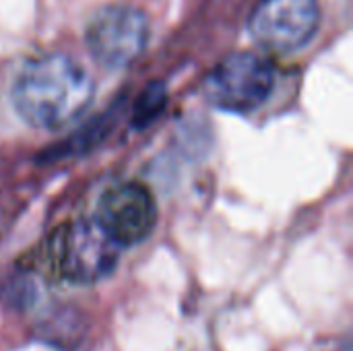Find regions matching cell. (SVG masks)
Instances as JSON below:
<instances>
[{
	"mask_svg": "<svg viewBox=\"0 0 353 351\" xmlns=\"http://www.w3.org/2000/svg\"><path fill=\"white\" fill-rule=\"evenodd\" d=\"M93 93V79L81 62L62 52H48L21 66L10 99L23 122L39 130H56L79 118Z\"/></svg>",
	"mask_w": 353,
	"mask_h": 351,
	"instance_id": "cell-1",
	"label": "cell"
},
{
	"mask_svg": "<svg viewBox=\"0 0 353 351\" xmlns=\"http://www.w3.org/2000/svg\"><path fill=\"white\" fill-rule=\"evenodd\" d=\"M48 250L56 275L77 285H91L105 279L120 259V246L105 234L95 217L60 225L52 234Z\"/></svg>",
	"mask_w": 353,
	"mask_h": 351,
	"instance_id": "cell-2",
	"label": "cell"
},
{
	"mask_svg": "<svg viewBox=\"0 0 353 351\" xmlns=\"http://www.w3.org/2000/svg\"><path fill=\"white\" fill-rule=\"evenodd\" d=\"M275 87V70L254 52H234L225 56L205 77V99L234 114H246L261 108Z\"/></svg>",
	"mask_w": 353,
	"mask_h": 351,
	"instance_id": "cell-3",
	"label": "cell"
},
{
	"mask_svg": "<svg viewBox=\"0 0 353 351\" xmlns=\"http://www.w3.org/2000/svg\"><path fill=\"white\" fill-rule=\"evenodd\" d=\"M149 17L134 4L114 2L93 12L85 27V43L91 56L105 68L130 66L147 48Z\"/></svg>",
	"mask_w": 353,
	"mask_h": 351,
	"instance_id": "cell-4",
	"label": "cell"
},
{
	"mask_svg": "<svg viewBox=\"0 0 353 351\" xmlns=\"http://www.w3.org/2000/svg\"><path fill=\"white\" fill-rule=\"evenodd\" d=\"M319 27L321 6L316 0H261L248 19L250 37L275 54L308 46Z\"/></svg>",
	"mask_w": 353,
	"mask_h": 351,
	"instance_id": "cell-5",
	"label": "cell"
},
{
	"mask_svg": "<svg viewBox=\"0 0 353 351\" xmlns=\"http://www.w3.org/2000/svg\"><path fill=\"white\" fill-rule=\"evenodd\" d=\"M95 221L120 246H137L149 238L157 221V207L151 190L139 182L110 186L99 203Z\"/></svg>",
	"mask_w": 353,
	"mask_h": 351,
	"instance_id": "cell-6",
	"label": "cell"
},
{
	"mask_svg": "<svg viewBox=\"0 0 353 351\" xmlns=\"http://www.w3.org/2000/svg\"><path fill=\"white\" fill-rule=\"evenodd\" d=\"M165 103H168V91L163 87V83H151L141 93V97L134 103V110H132V126L134 128L149 126L163 112Z\"/></svg>",
	"mask_w": 353,
	"mask_h": 351,
	"instance_id": "cell-7",
	"label": "cell"
}]
</instances>
